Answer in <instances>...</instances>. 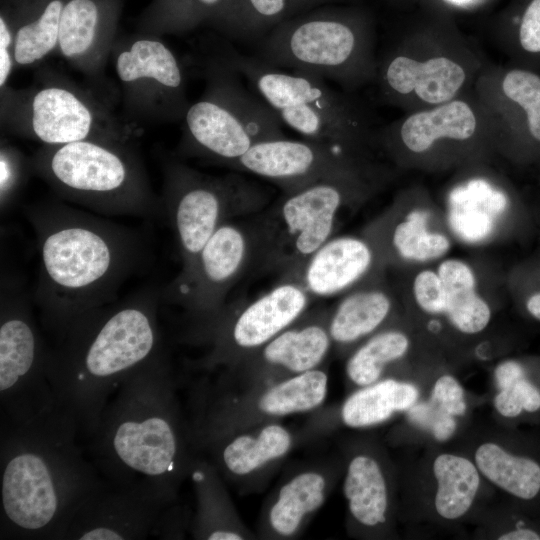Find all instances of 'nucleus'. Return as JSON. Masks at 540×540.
I'll list each match as a JSON object with an SVG mask.
<instances>
[{
    "label": "nucleus",
    "mask_w": 540,
    "mask_h": 540,
    "mask_svg": "<svg viewBox=\"0 0 540 540\" xmlns=\"http://www.w3.org/2000/svg\"><path fill=\"white\" fill-rule=\"evenodd\" d=\"M40 268L35 302L55 334L80 316L115 302L145 256L131 229L65 204L31 207Z\"/></svg>",
    "instance_id": "nucleus-1"
},
{
    "label": "nucleus",
    "mask_w": 540,
    "mask_h": 540,
    "mask_svg": "<svg viewBox=\"0 0 540 540\" xmlns=\"http://www.w3.org/2000/svg\"><path fill=\"white\" fill-rule=\"evenodd\" d=\"M161 290H144L72 321L49 348L48 377L61 413L93 435L109 397L163 351L157 310Z\"/></svg>",
    "instance_id": "nucleus-2"
},
{
    "label": "nucleus",
    "mask_w": 540,
    "mask_h": 540,
    "mask_svg": "<svg viewBox=\"0 0 540 540\" xmlns=\"http://www.w3.org/2000/svg\"><path fill=\"white\" fill-rule=\"evenodd\" d=\"M173 384L162 351L130 374L107 404L92 436L98 465L112 482L146 485L176 497L194 444Z\"/></svg>",
    "instance_id": "nucleus-3"
},
{
    "label": "nucleus",
    "mask_w": 540,
    "mask_h": 540,
    "mask_svg": "<svg viewBox=\"0 0 540 540\" xmlns=\"http://www.w3.org/2000/svg\"><path fill=\"white\" fill-rule=\"evenodd\" d=\"M76 425L56 415L6 425L1 441L4 534L60 539L85 497L100 482L76 445Z\"/></svg>",
    "instance_id": "nucleus-4"
},
{
    "label": "nucleus",
    "mask_w": 540,
    "mask_h": 540,
    "mask_svg": "<svg viewBox=\"0 0 540 540\" xmlns=\"http://www.w3.org/2000/svg\"><path fill=\"white\" fill-rule=\"evenodd\" d=\"M131 141L88 139L43 145L30 169L62 199L104 216L163 214Z\"/></svg>",
    "instance_id": "nucleus-5"
},
{
    "label": "nucleus",
    "mask_w": 540,
    "mask_h": 540,
    "mask_svg": "<svg viewBox=\"0 0 540 540\" xmlns=\"http://www.w3.org/2000/svg\"><path fill=\"white\" fill-rule=\"evenodd\" d=\"M375 33L360 10L325 5L292 16L267 33L256 57L265 63L334 81L352 91L375 83Z\"/></svg>",
    "instance_id": "nucleus-6"
},
{
    "label": "nucleus",
    "mask_w": 540,
    "mask_h": 540,
    "mask_svg": "<svg viewBox=\"0 0 540 540\" xmlns=\"http://www.w3.org/2000/svg\"><path fill=\"white\" fill-rule=\"evenodd\" d=\"M487 62L453 27L429 25L390 45L378 58L375 83L385 103L409 113L471 91Z\"/></svg>",
    "instance_id": "nucleus-7"
},
{
    "label": "nucleus",
    "mask_w": 540,
    "mask_h": 540,
    "mask_svg": "<svg viewBox=\"0 0 540 540\" xmlns=\"http://www.w3.org/2000/svg\"><path fill=\"white\" fill-rule=\"evenodd\" d=\"M216 59L246 79L281 123L304 138L336 144L359 154L375 141L364 109L326 80L284 71L232 48L222 50Z\"/></svg>",
    "instance_id": "nucleus-8"
},
{
    "label": "nucleus",
    "mask_w": 540,
    "mask_h": 540,
    "mask_svg": "<svg viewBox=\"0 0 540 540\" xmlns=\"http://www.w3.org/2000/svg\"><path fill=\"white\" fill-rule=\"evenodd\" d=\"M375 171L330 178L282 192L253 219L257 253L252 270L286 278L331 239L342 211L375 187Z\"/></svg>",
    "instance_id": "nucleus-9"
},
{
    "label": "nucleus",
    "mask_w": 540,
    "mask_h": 540,
    "mask_svg": "<svg viewBox=\"0 0 540 540\" xmlns=\"http://www.w3.org/2000/svg\"><path fill=\"white\" fill-rule=\"evenodd\" d=\"M240 77L218 59L210 60L205 91L183 118L182 155L229 168L256 144L285 137L276 113Z\"/></svg>",
    "instance_id": "nucleus-10"
},
{
    "label": "nucleus",
    "mask_w": 540,
    "mask_h": 540,
    "mask_svg": "<svg viewBox=\"0 0 540 540\" xmlns=\"http://www.w3.org/2000/svg\"><path fill=\"white\" fill-rule=\"evenodd\" d=\"M271 192L237 173L212 176L179 161L164 165L161 202L173 228L181 261L190 267L223 223L261 211Z\"/></svg>",
    "instance_id": "nucleus-11"
},
{
    "label": "nucleus",
    "mask_w": 540,
    "mask_h": 540,
    "mask_svg": "<svg viewBox=\"0 0 540 540\" xmlns=\"http://www.w3.org/2000/svg\"><path fill=\"white\" fill-rule=\"evenodd\" d=\"M1 123L11 133L43 145L131 141L130 132L102 104L57 76H42L26 90L2 88Z\"/></svg>",
    "instance_id": "nucleus-12"
},
{
    "label": "nucleus",
    "mask_w": 540,
    "mask_h": 540,
    "mask_svg": "<svg viewBox=\"0 0 540 540\" xmlns=\"http://www.w3.org/2000/svg\"><path fill=\"white\" fill-rule=\"evenodd\" d=\"M399 162H450L498 148L494 120L474 88L432 108L405 113L375 133Z\"/></svg>",
    "instance_id": "nucleus-13"
},
{
    "label": "nucleus",
    "mask_w": 540,
    "mask_h": 540,
    "mask_svg": "<svg viewBox=\"0 0 540 540\" xmlns=\"http://www.w3.org/2000/svg\"><path fill=\"white\" fill-rule=\"evenodd\" d=\"M48 355L26 296L5 282L0 307V399L7 425H28L61 414L48 377Z\"/></svg>",
    "instance_id": "nucleus-14"
},
{
    "label": "nucleus",
    "mask_w": 540,
    "mask_h": 540,
    "mask_svg": "<svg viewBox=\"0 0 540 540\" xmlns=\"http://www.w3.org/2000/svg\"><path fill=\"white\" fill-rule=\"evenodd\" d=\"M313 301L299 282L279 279L250 301L225 305L192 329V337L208 347L202 365L209 369L235 365L294 323Z\"/></svg>",
    "instance_id": "nucleus-15"
},
{
    "label": "nucleus",
    "mask_w": 540,
    "mask_h": 540,
    "mask_svg": "<svg viewBox=\"0 0 540 540\" xmlns=\"http://www.w3.org/2000/svg\"><path fill=\"white\" fill-rule=\"evenodd\" d=\"M256 253L253 220L227 221L217 228L190 267L161 289V300L181 306L193 327L201 325L223 309L229 291L252 270Z\"/></svg>",
    "instance_id": "nucleus-16"
},
{
    "label": "nucleus",
    "mask_w": 540,
    "mask_h": 540,
    "mask_svg": "<svg viewBox=\"0 0 540 540\" xmlns=\"http://www.w3.org/2000/svg\"><path fill=\"white\" fill-rule=\"evenodd\" d=\"M327 394L328 374L320 367L239 393L209 396L198 423L190 429L193 443L313 411Z\"/></svg>",
    "instance_id": "nucleus-17"
},
{
    "label": "nucleus",
    "mask_w": 540,
    "mask_h": 540,
    "mask_svg": "<svg viewBox=\"0 0 540 540\" xmlns=\"http://www.w3.org/2000/svg\"><path fill=\"white\" fill-rule=\"evenodd\" d=\"M115 70L131 113L168 121L184 118L190 104L183 69L160 36L142 33L120 43Z\"/></svg>",
    "instance_id": "nucleus-18"
},
{
    "label": "nucleus",
    "mask_w": 540,
    "mask_h": 540,
    "mask_svg": "<svg viewBox=\"0 0 540 540\" xmlns=\"http://www.w3.org/2000/svg\"><path fill=\"white\" fill-rule=\"evenodd\" d=\"M473 88L494 120L498 148L521 160L540 155V72L487 62Z\"/></svg>",
    "instance_id": "nucleus-19"
},
{
    "label": "nucleus",
    "mask_w": 540,
    "mask_h": 540,
    "mask_svg": "<svg viewBox=\"0 0 540 540\" xmlns=\"http://www.w3.org/2000/svg\"><path fill=\"white\" fill-rule=\"evenodd\" d=\"M176 497L146 485L103 484L81 502L61 539H144L164 520Z\"/></svg>",
    "instance_id": "nucleus-20"
},
{
    "label": "nucleus",
    "mask_w": 540,
    "mask_h": 540,
    "mask_svg": "<svg viewBox=\"0 0 540 540\" xmlns=\"http://www.w3.org/2000/svg\"><path fill=\"white\" fill-rule=\"evenodd\" d=\"M229 168L266 179L282 192L325 179L374 171L361 154L339 145L286 137L256 144Z\"/></svg>",
    "instance_id": "nucleus-21"
},
{
    "label": "nucleus",
    "mask_w": 540,
    "mask_h": 540,
    "mask_svg": "<svg viewBox=\"0 0 540 540\" xmlns=\"http://www.w3.org/2000/svg\"><path fill=\"white\" fill-rule=\"evenodd\" d=\"M328 314L325 308H309L269 342L225 369V381L245 389L320 368L333 348Z\"/></svg>",
    "instance_id": "nucleus-22"
},
{
    "label": "nucleus",
    "mask_w": 540,
    "mask_h": 540,
    "mask_svg": "<svg viewBox=\"0 0 540 540\" xmlns=\"http://www.w3.org/2000/svg\"><path fill=\"white\" fill-rule=\"evenodd\" d=\"M198 444L209 450L218 473L245 490L285 459L294 447L295 436L288 427L271 421Z\"/></svg>",
    "instance_id": "nucleus-23"
},
{
    "label": "nucleus",
    "mask_w": 540,
    "mask_h": 540,
    "mask_svg": "<svg viewBox=\"0 0 540 540\" xmlns=\"http://www.w3.org/2000/svg\"><path fill=\"white\" fill-rule=\"evenodd\" d=\"M119 14L117 0H67L57 50L85 74L99 75L116 44Z\"/></svg>",
    "instance_id": "nucleus-24"
},
{
    "label": "nucleus",
    "mask_w": 540,
    "mask_h": 540,
    "mask_svg": "<svg viewBox=\"0 0 540 540\" xmlns=\"http://www.w3.org/2000/svg\"><path fill=\"white\" fill-rule=\"evenodd\" d=\"M377 251L367 239L333 236L293 275L314 299L330 298L354 289L376 265Z\"/></svg>",
    "instance_id": "nucleus-25"
},
{
    "label": "nucleus",
    "mask_w": 540,
    "mask_h": 540,
    "mask_svg": "<svg viewBox=\"0 0 540 540\" xmlns=\"http://www.w3.org/2000/svg\"><path fill=\"white\" fill-rule=\"evenodd\" d=\"M333 472L325 464H314L289 474L263 509L260 535L266 539L298 536L326 502Z\"/></svg>",
    "instance_id": "nucleus-26"
},
{
    "label": "nucleus",
    "mask_w": 540,
    "mask_h": 540,
    "mask_svg": "<svg viewBox=\"0 0 540 540\" xmlns=\"http://www.w3.org/2000/svg\"><path fill=\"white\" fill-rule=\"evenodd\" d=\"M473 461L481 476L512 498L516 506L540 517V442L526 437L509 444H479Z\"/></svg>",
    "instance_id": "nucleus-27"
},
{
    "label": "nucleus",
    "mask_w": 540,
    "mask_h": 540,
    "mask_svg": "<svg viewBox=\"0 0 540 540\" xmlns=\"http://www.w3.org/2000/svg\"><path fill=\"white\" fill-rule=\"evenodd\" d=\"M343 494L355 530L375 533L387 526L392 509L391 487L384 463L375 452L361 449L349 455Z\"/></svg>",
    "instance_id": "nucleus-28"
},
{
    "label": "nucleus",
    "mask_w": 540,
    "mask_h": 540,
    "mask_svg": "<svg viewBox=\"0 0 540 540\" xmlns=\"http://www.w3.org/2000/svg\"><path fill=\"white\" fill-rule=\"evenodd\" d=\"M447 202L453 231L465 241L478 242L492 233L497 217L509 205V195L492 179L473 174L452 187Z\"/></svg>",
    "instance_id": "nucleus-29"
},
{
    "label": "nucleus",
    "mask_w": 540,
    "mask_h": 540,
    "mask_svg": "<svg viewBox=\"0 0 540 540\" xmlns=\"http://www.w3.org/2000/svg\"><path fill=\"white\" fill-rule=\"evenodd\" d=\"M67 0H10L1 13L14 32L16 66L32 65L58 47L59 25Z\"/></svg>",
    "instance_id": "nucleus-30"
},
{
    "label": "nucleus",
    "mask_w": 540,
    "mask_h": 540,
    "mask_svg": "<svg viewBox=\"0 0 540 540\" xmlns=\"http://www.w3.org/2000/svg\"><path fill=\"white\" fill-rule=\"evenodd\" d=\"M191 474L197 497L193 534L207 540H242L250 534L244 528L222 486L213 464L193 458Z\"/></svg>",
    "instance_id": "nucleus-31"
},
{
    "label": "nucleus",
    "mask_w": 540,
    "mask_h": 540,
    "mask_svg": "<svg viewBox=\"0 0 540 540\" xmlns=\"http://www.w3.org/2000/svg\"><path fill=\"white\" fill-rule=\"evenodd\" d=\"M390 295L379 287H363L345 293L328 314L332 347L345 349L371 336L391 315Z\"/></svg>",
    "instance_id": "nucleus-32"
},
{
    "label": "nucleus",
    "mask_w": 540,
    "mask_h": 540,
    "mask_svg": "<svg viewBox=\"0 0 540 540\" xmlns=\"http://www.w3.org/2000/svg\"><path fill=\"white\" fill-rule=\"evenodd\" d=\"M418 388L393 378L360 387L343 402L340 418L350 428H367L386 422L396 413L408 411L418 400Z\"/></svg>",
    "instance_id": "nucleus-33"
},
{
    "label": "nucleus",
    "mask_w": 540,
    "mask_h": 540,
    "mask_svg": "<svg viewBox=\"0 0 540 540\" xmlns=\"http://www.w3.org/2000/svg\"><path fill=\"white\" fill-rule=\"evenodd\" d=\"M432 472L436 514L447 521L463 518L473 506L481 483L474 461L455 453H440L433 461Z\"/></svg>",
    "instance_id": "nucleus-34"
},
{
    "label": "nucleus",
    "mask_w": 540,
    "mask_h": 540,
    "mask_svg": "<svg viewBox=\"0 0 540 540\" xmlns=\"http://www.w3.org/2000/svg\"><path fill=\"white\" fill-rule=\"evenodd\" d=\"M437 273L446 292L445 315L459 332L477 334L491 319L488 303L476 292V278L472 268L462 260L447 259Z\"/></svg>",
    "instance_id": "nucleus-35"
},
{
    "label": "nucleus",
    "mask_w": 540,
    "mask_h": 540,
    "mask_svg": "<svg viewBox=\"0 0 540 540\" xmlns=\"http://www.w3.org/2000/svg\"><path fill=\"white\" fill-rule=\"evenodd\" d=\"M494 378L497 393L493 402L501 417L520 420L540 415V371L508 359L496 366Z\"/></svg>",
    "instance_id": "nucleus-36"
},
{
    "label": "nucleus",
    "mask_w": 540,
    "mask_h": 540,
    "mask_svg": "<svg viewBox=\"0 0 540 540\" xmlns=\"http://www.w3.org/2000/svg\"><path fill=\"white\" fill-rule=\"evenodd\" d=\"M226 0H153L139 19L143 34H183L200 25L213 26Z\"/></svg>",
    "instance_id": "nucleus-37"
},
{
    "label": "nucleus",
    "mask_w": 540,
    "mask_h": 540,
    "mask_svg": "<svg viewBox=\"0 0 540 540\" xmlns=\"http://www.w3.org/2000/svg\"><path fill=\"white\" fill-rule=\"evenodd\" d=\"M497 39L508 62L540 72V0H517Z\"/></svg>",
    "instance_id": "nucleus-38"
},
{
    "label": "nucleus",
    "mask_w": 540,
    "mask_h": 540,
    "mask_svg": "<svg viewBox=\"0 0 540 540\" xmlns=\"http://www.w3.org/2000/svg\"><path fill=\"white\" fill-rule=\"evenodd\" d=\"M291 16L290 0H226L213 27L238 39H262Z\"/></svg>",
    "instance_id": "nucleus-39"
},
{
    "label": "nucleus",
    "mask_w": 540,
    "mask_h": 540,
    "mask_svg": "<svg viewBox=\"0 0 540 540\" xmlns=\"http://www.w3.org/2000/svg\"><path fill=\"white\" fill-rule=\"evenodd\" d=\"M409 346L408 336L400 330L376 332L350 354L346 377L358 388L373 384L382 379L386 367L408 352Z\"/></svg>",
    "instance_id": "nucleus-40"
},
{
    "label": "nucleus",
    "mask_w": 540,
    "mask_h": 540,
    "mask_svg": "<svg viewBox=\"0 0 540 540\" xmlns=\"http://www.w3.org/2000/svg\"><path fill=\"white\" fill-rule=\"evenodd\" d=\"M429 214L423 209H414L387 233L390 248L402 259L428 261L443 256L450 248L449 239L427 229Z\"/></svg>",
    "instance_id": "nucleus-41"
},
{
    "label": "nucleus",
    "mask_w": 540,
    "mask_h": 540,
    "mask_svg": "<svg viewBox=\"0 0 540 540\" xmlns=\"http://www.w3.org/2000/svg\"><path fill=\"white\" fill-rule=\"evenodd\" d=\"M412 290L417 305L425 313H445L446 292L437 272L429 269L419 272L414 278Z\"/></svg>",
    "instance_id": "nucleus-42"
},
{
    "label": "nucleus",
    "mask_w": 540,
    "mask_h": 540,
    "mask_svg": "<svg viewBox=\"0 0 540 540\" xmlns=\"http://www.w3.org/2000/svg\"><path fill=\"white\" fill-rule=\"evenodd\" d=\"M24 159L14 147L2 142L0 149V201L7 206L19 190L24 175Z\"/></svg>",
    "instance_id": "nucleus-43"
},
{
    "label": "nucleus",
    "mask_w": 540,
    "mask_h": 540,
    "mask_svg": "<svg viewBox=\"0 0 540 540\" xmlns=\"http://www.w3.org/2000/svg\"><path fill=\"white\" fill-rule=\"evenodd\" d=\"M430 403L438 411L454 417L463 416L467 410L464 389L450 374H444L435 381Z\"/></svg>",
    "instance_id": "nucleus-44"
},
{
    "label": "nucleus",
    "mask_w": 540,
    "mask_h": 540,
    "mask_svg": "<svg viewBox=\"0 0 540 540\" xmlns=\"http://www.w3.org/2000/svg\"><path fill=\"white\" fill-rule=\"evenodd\" d=\"M14 32L7 18L0 14V88H4L15 66Z\"/></svg>",
    "instance_id": "nucleus-45"
},
{
    "label": "nucleus",
    "mask_w": 540,
    "mask_h": 540,
    "mask_svg": "<svg viewBox=\"0 0 540 540\" xmlns=\"http://www.w3.org/2000/svg\"><path fill=\"white\" fill-rule=\"evenodd\" d=\"M455 418L456 417L442 413L435 408V414L429 429L436 440L445 441L454 434L457 426Z\"/></svg>",
    "instance_id": "nucleus-46"
},
{
    "label": "nucleus",
    "mask_w": 540,
    "mask_h": 540,
    "mask_svg": "<svg viewBox=\"0 0 540 540\" xmlns=\"http://www.w3.org/2000/svg\"><path fill=\"white\" fill-rule=\"evenodd\" d=\"M343 0H290L291 3V15L295 16L314 8L331 5ZM291 16V17H292Z\"/></svg>",
    "instance_id": "nucleus-47"
},
{
    "label": "nucleus",
    "mask_w": 540,
    "mask_h": 540,
    "mask_svg": "<svg viewBox=\"0 0 540 540\" xmlns=\"http://www.w3.org/2000/svg\"><path fill=\"white\" fill-rule=\"evenodd\" d=\"M525 306L528 314L535 320L540 321V292L529 296Z\"/></svg>",
    "instance_id": "nucleus-48"
},
{
    "label": "nucleus",
    "mask_w": 540,
    "mask_h": 540,
    "mask_svg": "<svg viewBox=\"0 0 540 540\" xmlns=\"http://www.w3.org/2000/svg\"><path fill=\"white\" fill-rule=\"evenodd\" d=\"M449 1L456 5H469L473 3L474 0H449Z\"/></svg>",
    "instance_id": "nucleus-49"
}]
</instances>
